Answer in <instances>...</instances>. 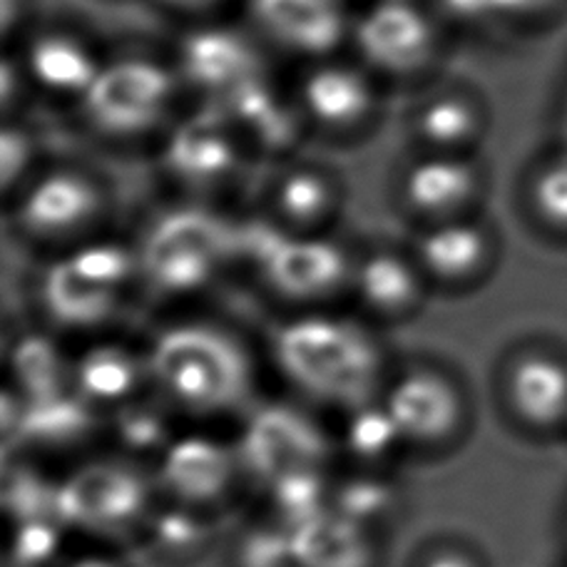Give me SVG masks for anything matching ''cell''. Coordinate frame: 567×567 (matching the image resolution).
<instances>
[{
  "label": "cell",
  "instance_id": "16",
  "mask_svg": "<svg viewBox=\"0 0 567 567\" xmlns=\"http://www.w3.org/2000/svg\"><path fill=\"white\" fill-rule=\"evenodd\" d=\"M503 403L511 419L533 435L567 433V353L525 347L505 361Z\"/></svg>",
  "mask_w": 567,
  "mask_h": 567
},
{
  "label": "cell",
  "instance_id": "7",
  "mask_svg": "<svg viewBox=\"0 0 567 567\" xmlns=\"http://www.w3.org/2000/svg\"><path fill=\"white\" fill-rule=\"evenodd\" d=\"M157 485L133 461L90 463L60 483L58 513L68 530L100 540L142 535L155 505Z\"/></svg>",
  "mask_w": 567,
  "mask_h": 567
},
{
  "label": "cell",
  "instance_id": "8",
  "mask_svg": "<svg viewBox=\"0 0 567 567\" xmlns=\"http://www.w3.org/2000/svg\"><path fill=\"white\" fill-rule=\"evenodd\" d=\"M107 215V189L93 172L58 165L35 172L13 195V221L20 235L68 249L95 237Z\"/></svg>",
  "mask_w": 567,
  "mask_h": 567
},
{
  "label": "cell",
  "instance_id": "33",
  "mask_svg": "<svg viewBox=\"0 0 567 567\" xmlns=\"http://www.w3.org/2000/svg\"><path fill=\"white\" fill-rule=\"evenodd\" d=\"M396 501L399 495L393 485L373 471H361L331 491V508L367 530L391 518L396 513Z\"/></svg>",
  "mask_w": 567,
  "mask_h": 567
},
{
  "label": "cell",
  "instance_id": "37",
  "mask_svg": "<svg viewBox=\"0 0 567 567\" xmlns=\"http://www.w3.org/2000/svg\"><path fill=\"white\" fill-rule=\"evenodd\" d=\"M491 28H511L520 33L550 28L567 10V0H488Z\"/></svg>",
  "mask_w": 567,
  "mask_h": 567
},
{
  "label": "cell",
  "instance_id": "36",
  "mask_svg": "<svg viewBox=\"0 0 567 567\" xmlns=\"http://www.w3.org/2000/svg\"><path fill=\"white\" fill-rule=\"evenodd\" d=\"M237 567H293L291 533L275 520L241 535Z\"/></svg>",
  "mask_w": 567,
  "mask_h": 567
},
{
  "label": "cell",
  "instance_id": "6",
  "mask_svg": "<svg viewBox=\"0 0 567 567\" xmlns=\"http://www.w3.org/2000/svg\"><path fill=\"white\" fill-rule=\"evenodd\" d=\"M179 87L175 65L147 53H125L105 60L78 107L95 135L133 142L169 125Z\"/></svg>",
  "mask_w": 567,
  "mask_h": 567
},
{
  "label": "cell",
  "instance_id": "28",
  "mask_svg": "<svg viewBox=\"0 0 567 567\" xmlns=\"http://www.w3.org/2000/svg\"><path fill=\"white\" fill-rule=\"evenodd\" d=\"M157 558L167 563H189L205 555L215 540V523L209 513L189 505L167 503L152 511L145 530L140 535Z\"/></svg>",
  "mask_w": 567,
  "mask_h": 567
},
{
  "label": "cell",
  "instance_id": "29",
  "mask_svg": "<svg viewBox=\"0 0 567 567\" xmlns=\"http://www.w3.org/2000/svg\"><path fill=\"white\" fill-rule=\"evenodd\" d=\"M341 443L363 471L373 473L389 468L403 451H409L381 399L347 411Z\"/></svg>",
  "mask_w": 567,
  "mask_h": 567
},
{
  "label": "cell",
  "instance_id": "9",
  "mask_svg": "<svg viewBox=\"0 0 567 567\" xmlns=\"http://www.w3.org/2000/svg\"><path fill=\"white\" fill-rule=\"evenodd\" d=\"M351 40L359 63L377 78L416 80L439 65L441 20L419 0H373L353 16Z\"/></svg>",
  "mask_w": 567,
  "mask_h": 567
},
{
  "label": "cell",
  "instance_id": "21",
  "mask_svg": "<svg viewBox=\"0 0 567 567\" xmlns=\"http://www.w3.org/2000/svg\"><path fill=\"white\" fill-rule=\"evenodd\" d=\"M105 58L85 35L70 28H43L28 38L20 65L40 93L80 103L103 68Z\"/></svg>",
  "mask_w": 567,
  "mask_h": 567
},
{
  "label": "cell",
  "instance_id": "1",
  "mask_svg": "<svg viewBox=\"0 0 567 567\" xmlns=\"http://www.w3.org/2000/svg\"><path fill=\"white\" fill-rule=\"evenodd\" d=\"M275 357L293 389L343 413L381 399L386 389L381 343L361 323L329 311L309 309L284 323Z\"/></svg>",
  "mask_w": 567,
  "mask_h": 567
},
{
  "label": "cell",
  "instance_id": "27",
  "mask_svg": "<svg viewBox=\"0 0 567 567\" xmlns=\"http://www.w3.org/2000/svg\"><path fill=\"white\" fill-rule=\"evenodd\" d=\"M291 533L293 567H369V530L333 508Z\"/></svg>",
  "mask_w": 567,
  "mask_h": 567
},
{
  "label": "cell",
  "instance_id": "35",
  "mask_svg": "<svg viewBox=\"0 0 567 567\" xmlns=\"http://www.w3.org/2000/svg\"><path fill=\"white\" fill-rule=\"evenodd\" d=\"M38 145L28 127L20 123H6L0 135V172H3V192L13 197L25 182L35 175Z\"/></svg>",
  "mask_w": 567,
  "mask_h": 567
},
{
  "label": "cell",
  "instance_id": "19",
  "mask_svg": "<svg viewBox=\"0 0 567 567\" xmlns=\"http://www.w3.org/2000/svg\"><path fill=\"white\" fill-rule=\"evenodd\" d=\"M495 249L498 241L488 221L471 215L423 227L411 255L429 284L465 289L488 275L498 255Z\"/></svg>",
  "mask_w": 567,
  "mask_h": 567
},
{
  "label": "cell",
  "instance_id": "42",
  "mask_svg": "<svg viewBox=\"0 0 567 567\" xmlns=\"http://www.w3.org/2000/svg\"><path fill=\"white\" fill-rule=\"evenodd\" d=\"M13 20H16L13 0H3V30H6V35L10 33V28H13Z\"/></svg>",
  "mask_w": 567,
  "mask_h": 567
},
{
  "label": "cell",
  "instance_id": "26",
  "mask_svg": "<svg viewBox=\"0 0 567 567\" xmlns=\"http://www.w3.org/2000/svg\"><path fill=\"white\" fill-rule=\"evenodd\" d=\"M95 419L97 411L73 389H65L35 401H20L18 433L20 441L40 451L70 449L93 433Z\"/></svg>",
  "mask_w": 567,
  "mask_h": 567
},
{
  "label": "cell",
  "instance_id": "10",
  "mask_svg": "<svg viewBox=\"0 0 567 567\" xmlns=\"http://www.w3.org/2000/svg\"><path fill=\"white\" fill-rule=\"evenodd\" d=\"M383 409L411 451H443L455 443L468 423V401L451 373L413 367L386 383Z\"/></svg>",
  "mask_w": 567,
  "mask_h": 567
},
{
  "label": "cell",
  "instance_id": "39",
  "mask_svg": "<svg viewBox=\"0 0 567 567\" xmlns=\"http://www.w3.org/2000/svg\"><path fill=\"white\" fill-rule=\"evenodd\" d=\"M416 567H485L481 555H475L471 548L465 545H455V543H443V545H433L431 550H425Z\"/></svg>",
  "mask_w": 567,
  "mask_h": 567
},
{
  "label": "cell",
  "instance_id": "18",
  "mask_svg": "<svg viewBox=\"0 0 567 567\" xmlns=\"http://www.w3.org/2000/svg\"><path fill=\"white\" fill-rule=\"evenodd\" d=\"M327 453V435L291 409L261 411L247 425L245 441L237 445L241 473L255 475L267 485L287 473L321 468Z\"/></svg>",
  "mask_w": 567,
  "mask_h": 567
},
{
  "label": "cell",
  "instance_id": "17",
  "mask_svg": "<svg viewBox=\"0 0 567 567\" xmlns=\"http://www.w3.org/2000/svg\"><path fill=\"white\" fill-rule=\"evenodd\" d=\"M241 475L237 449L209 435H177L157 461V491L169 503L209 513Z\"/></svg>",
  "mask_w": 567,
  "mask_h": 567
},
{
  "label": "cell",
  "instance_id": "23",
  "mask_svg": "<svg viewBox=\"0 0 567 567\" xmlns=\"http://www.w3.org/2000/svg\"><path fill=\"white\" fill-rule=\"evenodd\" d=\"M425 287L429 279L419 261L399 249H373L353 261L351 291L361 307L381 321H401L416 313Z\"/></svg>",
  "mask_w": 567,
  "mask_h": 567
},
{
  "label": "cell",
  "instance_id": "30",
  "mask_svg": "<svg viewBox=\"0 0 567 567\" xmlns=\"http://www.w3.org/2000/svg\"><path fill=\"white\" fill-rule=\"evenodd\" d=\"M172 409L159 396H140L113 413V435L127 458H155L177 439L172 431Z\"/></svg>",
  "mask_w": 567,
  "mask_h": 567
},
{
  "label": "cell",
  "instance_id": "14",
  "mask_svg": "<svg viewBox=\"0 0 567 567\" xmlns=\"http://www.w3.org/2000/svg\"><path fill=\"white\" fill-rule=\"evenodd\" d=\"M485 192V169L475 155L453 152H421L403 169L399 199L423 227L471 217Z\"/></svg>",
  "mask_w": 567,
  "mask_h": 567
},
{
  "label": "cell",
  "instance_id": "38",
  "mask_svg": "<svg viewBox=\"0 0 567 567\" xmlns=\"http://www.w3.org/2000/svg\"><path fill=\"white\" fill-rule=\"evenodd\" d=\"M435 16L458 28H491L488 0H435Z\"/></svg>",
  "mask_w": 567,
  "mask_h": 567
},
{
  "label": "cell",
  "instance_id": "22",
  "mask_svg": "<svg viewBox=\"0 0 567 567\" xmlns=\"http://www.w3.org/2000/svg\"><path fill=\"white\" fill-rule=\"evenodd\" d=\"M488 105L468 87H441L425 95L411 115V135L421 152L475 155L488 135Z\"/></svg>",
  "mask_w": 567,
  "mask_h": 567
},
{
  "label": "cell",
  "instance_id": "43",
  "mask_svg": "<svg viewBox=\"0 0 567 567\" xmlns=\"http://www.w3.org/2000/svg\"><path fill=\"white\" fill-rule=\"evenodd\" d=\"M560 147L567 150V100H565V107H563V115H560Z\"/></svg>",
  "mask_w": 567,
  "mask_h": 567
},
{
  "label": "cell",
  "instance_id": "11",
  "mask_svg": "<svg viewBox=\"0 0 567 567\" xmlns=\"http://www.w3.org/2000/svg\"><path fill=\"white\" fill-rule=\"evenodd\" d=\"M303 123L329 137H357L381 113L379 78L363 63L323 58L309 63L293 95Z\"/></svg>",
  "mask_w": 567,
  "mask_h": 567
},
{
  "label": "cell",
  "instance_id": "13",
  "mask_svg": "<svg viewBox=\"0 0 567 567\" xmlns=\"http://www.w3.org/2000/svg\"><path fill=\"white\" fill-rule=\"evenodd\" d=\"M247 147L215 105H202L167 130L162 167L192 192H215L239 177Z\"/></svg>",
  "mask_w": 567,
  "mask_h": 567
},
{
  "label": "cell",
  "instance_id": "34",
  "mask_svg": "<svg viewBox=\"0 0 567 567\" xmlns=\"http://www.w3.org/2000/svg\"><path fill=\"white\" fill-rule=\"evenodd\" d=\"M65 523L60 518H38L18 523L10 543L8 567H60L63 560Z\"/></svg>",
  "mask_w": 567,
  "mask_h": 567
},
{
  "label": "cell",
  "instance_id": "20",
  "mask_svg": "<svg viewBox=\"0 0 567 567\" xmlns=\"http://www.w3.org/2000/svg\"><path fill=\"white\" fill-rule=\"evenodd\" d=\"M229 120L247 152H259L261 157H284L299 147L303 123L297 100H289L269 83V75L255 80L239 93L215 105Z\"/></svg>",
  "mask_w": 567,
  "mask_h": 567
},
{
  "label": "cell",
  "instance_id": "2",
  "mask_svg": "<svg viewBox=\"0 0 567 567\" xmlns=\"http://www.w3.org/2000/svg\"><path fill=\"white\" fill-rule=\"evenodd\" d=\"M145 353L152 393L182 416L215 419L237 411L255 381L245 343L207 321L175 323Z\"/></svg>",
  "mask_w": 567,
  "mask_h": 567
},
{
  "label": "cell",
  "instance_id": "12",
  "mask_svg": "<svg viewBox=\"0 0 567 567\" xmlns=\"http://www.w3.org/2000/svg\"><path fill=\"white\" fill-rule=\"evenodd\" d=\"M175 70L182 87L197 93L202 105H221L241 87L267 75L255 40L219 23L195 25L179 38Z\"/></svg>",
  "mask_w": 567,
  "mask_h": 567
},
{
  "label": "cell",
  "instance_id": "41",
  "mask_svg": "<svg viewBox=\"0 0 567 567\" xmlns=\"http://www.w3.org/2000/svg\"><path fill=\"white\" fill-rule=\"evenodd\" d=\"M60 567H127V563L110 550H90L68 558Z\"/></svg>",
  "mask_w": 567,
  "mask_h": 567
},
{
  "label": "cell",
  "instance_id": "15",
  "mask_svg": "<svg viewBox=\"0 0 567 567\" xmlns=\"http://www.w3.org/2000/svg\"><path fill=\"white\" fill-rule=\"evenodd\" d=\"M257 35L293 58L317 63L351 40L347 0H247Z\"/></svg>",
  "mask_w": 567,
  "mask_h": 567
},
{
  "label": "cell",
  "instance_id": "40",
  "mask_svg": "<svg viewBox=\"0 0 567 567\" xmlns=\"http://www.w3.org/2000/svg\"><path fill=\"white\" fill-rule=\"evenodd\" d=\"M162 8L172 10L175 16H189V18H207L217 13L227 0H157Z\"/></svg>",
  "mask_w": 567,
  "mask_h": 567
},
{
  "label": "cell",
  "instance_id": "31",
  "mask_svg": "<svg viewBox=\"0 0 567 567\" xmlns=\"http://www.w3.org/2000/svg\"><path fill=\"white\" fill-rule=\"evenodd\" d=\"M13 373L20 401H35L50 393L73 389V363L60 357L55 343L43 337H28L18 341L13 353Z\"/></svg>",
  "mask_w": 567,
  "mask_h": 567
},
{
  "label": "cell",
  "instance_id": "4",
  "mask_svg": "<svg viewBox=\"0 0 567 567\" xmlns=\"http://www.w3.org/2000/svg\"><path fill=\"white\" fill-rule=\"evenodd\" d=\"M137 279L135 247L110 237H90L50 259L40 275L38 299L58 327L95 331L123 311Z\"/></svg>",
  "mask_w": 567,
  "mask_h": 567
},
{
  "label": "cell",
  "instance_id": "25",
  "mask_svg": "<svg viewBox=\"0 0 567 567\" xmlns=\"http://www.w3.org/2000/svg\"><path fill=\"white\" fill-rule=\"evenodd\" d=\"M343 187L331 169L293 162L284 167L269 192L271 219L291 231H327L339 217Z\"/></svg>",
  "mask_w": 567,
  "mask_h": 567
},
{
  "label": "cell",
  "instance_id": "32",
  "mask_svg": "<svg viewBox=\"0 0 567 567\" xmlns=\"http://www.w3.org/2000/svg\"><path fill=\"white\" fill-rule=\"evenodd\" d=\"M525 205L543 231L567 239V150H558L538 162L525 185Z\"/></svg>",
  "mask_w": 567,
  "mask_h": 567
},
{
  "label": "cell",
  "instance_id": "5",
  "mask_svg": "<svg viewBox=\"0 0 567 567\" xmlns=\"http://www.w3.org/2000/svg\"><path fill=\"white\" fill-rule=\"evenodd\" d=\"M239 259L279 299L309 311L351 289L353 261L327 231H291L275 219L239 225Z\"/></svg>",
  "mask_w": 567,
  "mask_h": 567
},
{
  "label": "cell",
  "instance_id": "24",
  "mask_svg": "<svg viewBox=\"0 0 567 567\" xmlns=\"http://www.w3.org/2000/svg\"><path fill=\"white\" fill-rule=\"evenodd\" d=\"M70 386L97 413H115L150 389L147 353L115 341L95 343L73 361Z\"/></svg>",
  "mask_w": 567,
  "mask_h": 567
},
{
  "label": "cell",
  "instance_id": "3",
  "mask_svg": "<svg viewBox=\"0 0 567 567\" xmlns=\"http://www.w3.org/2000/svg\"><path fill=\"white\" fill-rule=\"evenodd\" d=\"M135 249L140 279L152 291L195 297L239 259V225L199 205L175 207L152 221Z\"/></svg>",
  "mask_w": 567,
  "mask_h": 567
}]
</instances>
